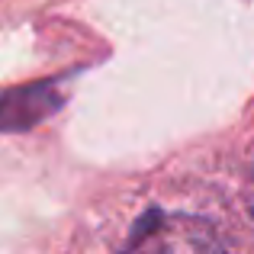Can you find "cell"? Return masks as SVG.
Instances as JSON below:
<instances>
[{"instance_id":"cell-1","label":"cell","mask_w":254,"mask_h":254,"mask_svg":"<svg viewBox=\"0 0 254 254\" xmlns=\"http://www.w3.org/2000/svg\"><path fill=\"white\" fill-rule=\"evenodd\" d=\"M64 103V84L45 77L36 84L0 90V132H29L52 119Z\"/></svg>"}]
</instances>
